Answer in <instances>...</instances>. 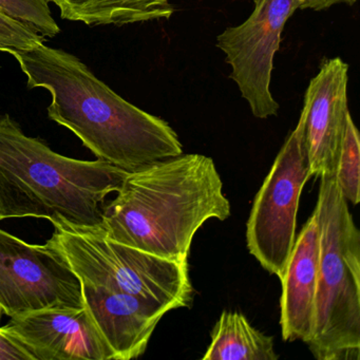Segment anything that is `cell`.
Wrapping results in <instances>:
<instances>
[{
    "label": "cell",
    "mask_w": 360,
    "mask_h": 360,
    "mask_svg": "<svg viewBox=\"0 0 360 360\" xmlns=\"http://www.w3.org/2000/svg\"><path fill=\"white\" fill-rule=\"evenodd\" d=\"M60 18L87 26H125L169 20L174 12L170 0H49Z\"/></svg>",
    "instance_id": "13"
},
{
    "label": "cell",
    "mask_w": 360,
    "mask_h": 360,
    "mask_svg": "<svg viewBox=\"0 0 360 360\" xmlns=\"http://www.w3.org/2000/svg\"><path fill=\"white\" fill-rule=\"evenodd\" d=\"M349 66L326 60L304 96V136L311 176L335 174L347 129Z\"/></svg>",
    "instance_id": "9"
},
{
    "label": "cell",
    "mask_w": 360,
    "mask_h": 360,
    "mask_svg": "<svg viewBox=\"0 0 360 360\" xmlns=\"http://www.w3.org/2000/svg\"><path fill=\"white\" fill-rule=\"evenodd\" d=\"M336 180L345 199L357 205L360 202V139L351 115L337 164Z\"/></svg>",
    "instance_id": "15"
},
{
    "label": "cell",
    "mask_w": 360,
    "mask_h": 360,
    "mask_svg": "<svg viewBox=\"0 0 360 360\" xmlns=\"http://www.w3.org/2000/svg\"><path fill=\"white\" fill-rule=\"evenodd\" d=\"M117 193L105 205L106 237L170 260L187 261L204 223L231 212L214 160L199 153L128 172Z\"/></svg>",
    "instance_id": "2"
},
{
    "label": "cell",
    "mask_w": 360,
    "mask_h": 360,
    "mask_svg": "<svg viewBox=\"0 0 360 360\" xmlns=\"http://www.w3.org/2000/svg\"><path fill=\"white\" fill-rule=\"evenodd\" d=\"M315 212L320 229L317 311L307 345L319 360H359L360 231L336 172L320 176Z\"/></svg>",
    "instance_id": "4"
},
{
    "label": "cell",
    "mask_w": 360,
    "mask_h": 360,
    "mask_svg": "<svg viewBox=\"0 0 360 360\" xmlns=\"http://www.w3.org/2000/svg\"><path fill=\"white\" fill-rule=\"evenodd\" d=\"M250 18L237 27L225 29L217 37V47L231 66V79L257 119L276 117L279 104L271 96L274 58L280 48L288 20L298 9L297 0H254Z\"/></svg>",
    "instance_id": "8"
},
{
    "label": "cell",
    "mask_w": 360,
    "mask_h": 360,
    "mask_svg": "<svg viewBox=\"0 0 360 360\" xmlns=\"http://www.w3.org/2000/svg\"><path fill=\"white\" fill-rule=\"evenodd\" d=\"M83 307L81 280L51 240L29 244L0 229V313Z\"/></svg>",
    "instance_id": "7"
},
{
    "label": "cell",
    "mask_w": 360,
    "mask_h": 360,
    "mask_svg": "<svg viewBox=\"0 0 360 360\" xmlns=\"http://www.w3.org/2000/svg\"><path fill=\"white\" fill-rule=\"evenodd\" d=\"M83 283L160 303L170 311L193 304L187 261L170 260L109 239L104 231L54 225L51 237Z\"/></svg>",
    "instance_id": "5"
},
{
    "label": "cell",
    "mask_w": 360,
    "mask_h": 360,
    "mask_svg": "<svg viewBox=\"0 0 360 360\" xmlns=\"http://www.w3.org/2000/svg\"><path fill=\"white\" fill-rule=\"evenodd\" d=\"M203 360H277L274 338L252 326L243 314L223 311L210 332Z\"/></svg>",
    "instance_id": "14"
},
{
    "label": "cell",
    "mask_w": 360,
    "mask_h": 360,
    "mask_svg": "<svg viewBox=\"0 0 360 360\" xmlns=\"http://www.w3.org/2000/svg\"><path fill=\"white\" fill-rule=\"evenodd\" d=\"M5 328L34 360H115L85 307L26 314Z\"/></svg>",
    "instance_id": "10"
},
{
    "label": "cell",
    "mask_w": 360,
    "mask_h": 360,
    "mask_svg": "<svg viewBox=\"0 0 360 360\" xmlns=\"http://www.w3.org/2000/svg\"><path fill=\"white\" fill-rule=\"evenodd\" d=\"M84 304L115 360L140 357L162 318L169 311L160 303L82 282Z\"/></svg>",
    "instance_id": "11"
},
{
    "label": "cell",
    "mask_w": 360,
    "mask_h": 360,
    "mask_svg": "<svg viewBox=\"0 0 360 360\" xmlns=\"http://www.w3.org/2000/svg\"><path fill=\"white\" fill-rule=\"evenodd\" d=\"M298 9L314 10V11H322L330 9L332 6L338 4H345L347 6H354L357 0H297Z\"/></svg>",
    "instance_id": "19"
},
{
    "label": "cell",
    "mask_w": 360,
    "mask_h": 360,
    "mask_svg": "<svg viewBox=\"0 0 360 360\" xmlns=\"http://www.w3.org/2000/svg\"><path fill=\"white\" fill-rule=\"evenodd\" d=\"M0 12L26 25L44 37H54L60 32L52 16L49 0H0Z\"/></svg>",
    "instance_id": "16"
},
{
    "label": "cell",
    "mask_w": 360,
    "mask_h": 360,
    "mask_svg": "<svg viewBox=\"0 0 360 360\" xmlns=\"http://www.w3.org/2000/svg\"><path fill=\"white\" fill-rule=\"evenodd\" d=\"M320 229L314 210L300 233L282 276L280 326L285 341L309 343L314 336L317 311Z\"/></svg>",
    "instance_id": "12"
},
{
    "label": "cell",
    "mask_w": 360,
    "mask_h": 360,
    "mask_svg": "<svg viewBox=\"0 0 360 360\" xmlns=\"http://www.w3.org/2000/svg\"><path fill=\"white\" fill-rule=\"evenodd\" d=\"M311 176L301 111L296 128L286 139L255 197L246 223L248 252L265 271L279 279L294 248L299 202Z\"/></svg>",
    "instance_id": "6"
},
{
    "label": "cell",
    "mask_w": 360,
    "mask_h": 360,
    "mask_svg": "<svg viewBox=\"0 0 360 360\" xmlns=\"http://www.w3.org/2000/svg\"><path fill=\"white\" fill-rule=\"evenodd\" d=\"M128 172L102 160L82 161L54 153L0 115V221L47 219L79 231H104L105 200Z\"/></svg>",
    "instance_id": "3"
},
{
    "label": "cell",
    "mask_w": 360,
    "mask_h": 360,
    "mask_svg": "<svg viewBox=\"0 0 360 360\" xmlns=\"http://www.w3.org/2000/svg\"><path fill=\"white\" fill-rule=\"evenodd\" d=\"M30 89L51 94L50 120L72 131L98 160L127 172L182 155L172 126L115 94L77 56L39 44L7 50Z\"/></svg>",
    "instance_id": "1"
},
{
    "label": "cell",
    "mask_w": 360,
    "mask_h": 360,
    "mask_svg": "<svg viewBox=\"0 0 360 360\" xmlns=\"http://www.w3.org/2000/svg\"><path fill=\"white\" fill-rule=\"evenodd\" d=\"M44 41L37 31L0 12V52L30 49Z\"/></svg>",
    "instance_id": "17"
},
{
    "label": "cell",
    "mask_w": 360,
    "mask_h": 360,
    "mask_svg": "<svg viewBox=\"0 0 360 360\" xmlns=\"http://www.w3.org/2000/svg\"><path fill=\"white\" fill-rule=\"evenodd\" d=\"M0 360H34V358L5 326H0Z\"/></svg>",
    "instance_id": "18"
}]
</instances>
